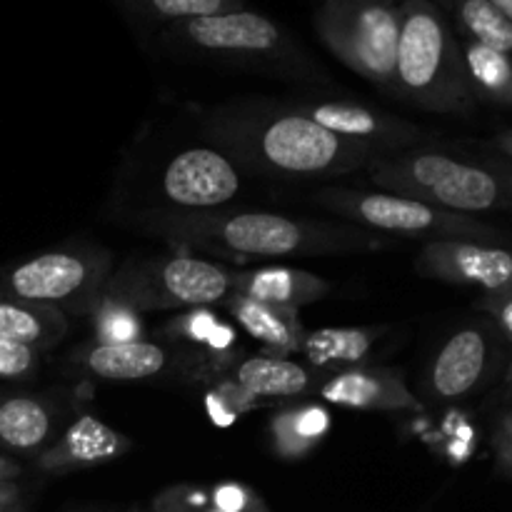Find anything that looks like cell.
I'll use <instances>...</instances> for the list:
<instances>
[{
  "mask_svg": "<svg viewBox=\"0 0 512 512\" xmlns=\"http://www.w3.org/2000/svg\"><path fill=\"white\" fill-rule=\"evenodd\" d=\"M115 8L138 23L165 28L180 20L203 18V15L228 13V10L248 8L245 0H113Z\"/></svg>",
  "mask_w": 512,
  "mask_h": 512,
  "instance_id": "26",
  "label": "cell"
},
{
  "mask_svg": "<svg viewBox=\"0 0 512 512\" xmlns=\"http://www.w3.org/2000/svg\"><path fill=\"white\" fill-rule=\"evenodd\" d=\"M233 293L300 310L303 305L330 298L333 283L318 273H308L288 265H268L255 270H235Z\"/></svg>",
  "mask_w": 512,
  "mask_h": 512,
  "instance_id": "19",
  "label": "cell"
},
{
  "mask_svg": "<svg viewBox=\"0 0 512 512\" xmlns=\"http://www.w3.org/2000/svg\"><path fill=\"white\" fill-rule=\"evenodd\" d=\"M398 3H403V0H398ZM435 3H440V0H435Z\"/></svg>",
  "mask_w": 512,
  "mask_h": 512,
  "instance_id": "41",
  "label": "cell"
},
{
  "mask_svg": "<svg viewBox=\"0 0 512 512\" xmlns=\"http://www.w3.org/2000/svg\"><path fill=\"white\" fill-rule=\"evenodd\" d=\"M145 228L180 245L223 250L243 258H293V255L345 253L378 248L363 228L315 223L280 213L240 210H163L145 218Z\"/></svg>",
  "mask_w": 512,
  "mask_h": 512,
  "instance_id": "2",
  "label": "cell"
},
{
  "mask_svg": "<svg viewBox=\"0 0 512 512\" xmlns=\"http://www.w3.org/2000/svg\"><path fill=\"white\" fill-rule=\"evenodd\" d=\"M290 105L298 113H303L305 118L315 120L328 133L353 140V143L373 145L380 153L408 150L423 140L418 125L408 123L403 118H395V115L380 113V110L368 108V105L355 103V100L315 98Z\"/></svg>",
  "mask_w": 512,
  "mask_h": 512,
  "instance_id": "13",
  "label": "cell"
},
{
  "mask_svg": "<svg viewBox=\"0 0 512 512\" xmlns=\"http://www.w3.org/2000/svg\"><path fill=\"white\" fill-rule=\"evenodd\" d=\"M3 512H28V508H25V505H20V508H10V510H3Z\"/></svg>",
  "mask_w": 512,
  "mask_h": 512,
  "instance_id": "40",
  "label": "cell"
},
{
  "mask_svg": "<svg viewBox=\"0 0 512 512\" xmlns=\"http://www.w3.org/2000/svg\"><path fill=\"white\" fill-rule=\"evenodd\" d=\"M70 320L53 305L0 298V338L48 353L68 335Z\"/></svg>",
  "mask_w": 512,
  "mask_h": 512,
  "instance_id": "23",
  "label": "cell"
},
{
  "mask_svg": "<svg viewBox=\"0 0 512 512\" xmlns=\"http://www.w3.org/2000/svg\"><path fill=\"white\" fill-rule=\"evenodd\" d=\"M230 378L253 395L255 400H295L308 398L315 393L323 375L310 370L300 360L290 355L260 353L240 358L235 368L230 370Z\"/></svg>",
  "mask_w": 512,
  "mask_h": 512,
  "instance_id": "18",
  "label": "cell"
},
{
  "mask_svg": "<svg viewBox=\"0 0 512 512\" xmlns=\"http://www.w3.org/2000/svg\"><path fill=\"white\" fill-rule=\"evenodd\" d=\"M493 453H495V470L503 478L512 480V410L500 415L493 430Z\"/></svg>",
  "mask_w": 512,
  "mask_h": 512,
  "instance_id": "34",
  "label": "cell"
},
{
  "mask_svg": "<svg viewBox=\"0 0 512 512\" xmlns=\"http://www.w3.org/2000/svg\"><path fill=\"white\" fill-rule=\"evenodd\" d=\"M153 512H220L205 485H173L155 498Z\"/></svg>",
  "mask_w": 512,
  "mask_h": 512,
  "instance_id": "32",
  "label": "cell"
},
{
  "mask_svg": "<svg viewBox=\"0 0 512 512\" xmlns=\"http://www.w3.org/2000/svg\"><path fill=\"white\" fill-rule=\"evenodd\" d=\"M210 503L220 512H270L265 500L250 485L238 480H220L210 485Z\"/></svg>",
  "mask_w": 512,
  "mask_h": 512,
  "instance_id": "30",
  "label": "cell"
},
{
  "mask_svg": "<svg viewBox=\"0 0 512 512\" xmlns=\"http://www.w3.org/2000/svg\"><path fill=\"white\" fill-rule=\"evenodd\" d=\"M388 328H318L305 333L303 355L305 365L320 375L338 373V370L358 368L368 363L373 350L385 338Z\"/></svg>",
  "mask_w": 512,
  "mask_h": 512,
  "instance_id": "21",
  "label": "cell"
},
{
  "mask_svg": "<svg viewBox=\"0 0 512 512\" xmlns=\"http://www.w3.org/2000/svg\"><path fill=\"white\" fill-rule=\"evenodd\" d=\"M43 368V353L0 338V380H30Z\"/></svg>",
  "mask_w": 512,
  "mask_h": 512,
  "instance_id": "31",
  "label": "cell"
},
{
  "mask_svg": "<svg viewBox=\"0 0 512 512\" xmlns=\"http://www.w3.org/2000/svg\"><path fill=\"white\" fill-rule=\"evenodd\" d=\"M235 270L195 255L170 253L125 260L110 273L100 295L120 300L138 313L223 305L233 295Z\"/></svg>",
  "mask_w": 512,
  "mask_h": 512,
  "instance_id": "6",
  "label": "cell"
},
{
  "mask_svg": "<svg viewBox=\"0 0 512 512\" xmlns=\"http://www.w3.org/2000/svg\"><path fill=\"white\" fill-rule=\"evenodd\" d=\"M490 3H493L495 8L505 15V18L512 20V0H490Z\"/></svg>",
  "mask_w": 512,
  "mask_h": 512,
  "instance_id": "38",
  "label": "cell"
},
{
  "mask_svg": "<svg viewBox=\"0 0 512 512\" xmlns=\"http://www.w3.org/2000/svg\"><path fill=\"white\" fill-rule=\"evenodd\" d=\"M220 315L213 313L210 308H190L188 313L178 315L168 323L165 333L170 335V340H180V343H190L195 348H203L208 343L210 333L218 328L220 323Z\"/></svg>",
  "mask_w": 512,
  "mask_h": 512,
  "instance_id": "29",
  "label": "cell"
},
{
  "mask_svg": "<svg viewBox=\"0 0 512 512\" xmlns=\"http://www.w3.org/2000/svg\"><path fill=\"white\" fill-rule=\"evenodd\" d=\"M415 270L440 283L500 293L512 288V250L468 240H428L415 258Z\"/></svg>",
  "mask_w": 512,
  "mask_h": 512,
  "instance_id": "12",
  "label": "cell"
},
{
  "mask_svg": "<svg viewBox=\"0 0 512 512\" xmlns=\"http://www.w3.org/2000/svg\"><path fill=\"white\" fill-rule=\"evenodd\" d=\"M320 208L350 220L358 228L380 230L388 235L428 240H468V243L500 245L508 235L475 215L453 213L425 200L383 190L325 188L313 195Z\"/></svg>",
  "mask_w": 512,
  "mask_h": 512,
  "instance_id": "7",
  "label": "cell"
},
{
  "mask_svg": "<svg viewBox=\"0 0 512 512\" xmlns=\"http://www.w3.org/2000/svg\"><path fill=\"white\" fill-rule=\"evenodd\" d=\"M133 450V440L110 428L98 415L83 413L35 458V468L45 475H68L108 465Z\"/></svg>",
  "mask_w": 512,
  "mask_h": 512,
  "instance_id": "15",
  "label": "cell"
},
{
  "mask_svg": "<svg viewBox=\"0 0 512 512\" xmlns=\"http://www.w3.org/2000/svg\"><path fill=\"white\" fill-rule=\"evenodd\" d=\"M315 398L350 410H378V413H420L423 403L405 383L403 373L380 365H358L323 375Z\"/></svg>",
  "mask_w": 512,
  "mask_h": 512,
  "instance_id": "14",
  "label": "cell"
},
{
  "mask_svg": "<svg viewBox=\"0 0 512 512\" xmlns=\"http://www.w3.org/2000/svg\"><path fill=\"white\" fill-rule=\"evenodd\" d=\"M85 318L93 320L95 340L98 343H128L143 340V313L133 310L120 300L98 295L95 305Z\"/></svg>",
  "mask_w": 512,
  "mask_h": 512,
  "instance_id": "27",
  "label": "cell"
},
{
  "mask_svg": "<svg viewBox=\"0 0 512 512\" xmlns=\"http://www.w3.org/2000/svg\"><path fill=\"white\" fill-rule=\"evenodd\" d=\"M505 398H512V358L508 360V368H505Z\"/></svg>",
  "mask_w": 512,
  "mask_h": 512,
  "instance_id": "39",
  "label": "cell"
},
{
  "mask_svg": "<svg viewBox=\"0 0 512 512\" xmlns=\"http://www.w3.org/2000/svg\"><path fill=\"white\" fill-rule=\"evenodd\" d=\"M333 430V415L320 400H300L270 420V443L280 460H305Z\"/></svg>",
  "mask_w": 512,
  "mask_h": 512,
  "instance_id": "22",
  "label": "cell"
},
{
  "mask_svg": "<svg viewBox=\"0 0 512 512\" xmlns=\"http://www.w3.org/2000/svg\"><path fill=\"white\" fill-rule=\"evenodd\" d=\"M158 40L173 53L228 63L235 68L268 70L295 78L320 73L288 28L253 8L170 23L160 28Z\"/></svg>",
  "mask_w": 512,
  "mask_h": 512,
  "instance_id": "5",
  "label": "cell"
},
{
  "mask_svg": "<svg viewBox=\"0 0 512 512\" xmlns=\"http://www.w3.org/2000/svg\"><path fill=\"white\" fill-rule=\"evenodd\" d=\"M505 338L493 320L463 325L455 330L430 363L425 390L435 403H460L495 378L503 363Z\"/></svg>",
  "mask_w": 512,
  "mask_h": 512,
  "instance_id": "10",
  "label": "cell"
},
{
  "mask_svg": "<svg viewBox=\"0 0 512 512\" xmlns=\"http://www.w3.org/2000/svg\"><path fill=\"white\" fill-rule=\"evenodd\" d=\"M458 38L493 48L512 60V20L490 0H440Z\"/></svg>",
  "mask_w": 512,
  "mask_h": 512,
  "instance_id": "24",
  "label": "cell"
},
{
  "mask_svg": "<svg viewBox=\"0 0 512 512\" xmlns=\"http://www.w3.org/2000/svg\"><path fill=\"white\" fill-rule=\"evenodd\" d=\"M365 173L383 193L408 195L463 215L512 208V165L468 160L443 150L380 153Z\"/></svg>",
  "mask_w": 512,
  "mask_h": 512,
  "instance_id": "3",
  "label": "cell"
},
{
  "mask_svg": "<svg viewBox=\"0 0 512 512\" xmlns=\"http://www.w3.org/2000/svg\"><path fill=\"white\" fill-rule=\"evenodd\" d=\"M25 505V488L18 480H0V512Z\"/></svg>",
  "mask_w": 512,
  "mask_h": 512,
  "instance_id": "35",
  "label": "cell"
},
{
  "mask_svg": "<svg viewBox=\"0 0 512 512\" xmlns=\"http://www.w3.org/2000/svg\"><path fill=\"white\" fill-rule=\"evenodd\" d=\"M60 428V410L45 395L0 393V450L38 458Z\"/></svg>",
  "mask_w": 512,
  "mask_h": 512,
  "instance_id": "17",
  "label": "cell"
},
{
  "mask_svg": "<svg viewBox=\"0 0 512 512\" xmlns=\"http://www.w3.org/2000/svg\"><path fill=\"white\" fill-rule=\"evenodd\" d=\"M210 390L205 395V408H208L210 420L220 428H228L233 425L240 415L250 413L253 408H258L260 400H255L253 395L245 393L238 383H235L230 375L218 380H210Z\"/></svg>",
  "mask_w": 512,
  "mask_h": 512,
  "instance_id": "28",
  "label": "cell"
},
{
  "mask_svg": "<svg viewBox=\"0 0 512 512\" xmlns=\"http://www.w3.org/2000/svg\"><path fill=\"white\" fill-rule=\"evenodd\" d=\"M400 13L395 95L428 113H470L475 95L450 15L435 0H403Z\"/></svg>",
  "mask_w": 512,
  "mask_h": 512,
  "instance_id": "4",
  "label": "cell"
},
{
  "mask_svg": "<svg viewBox=\"0 0 512 512\" xmlns=\"http://www.w3.org/2000/svg\"><path fill=\"white\" fill-rule=\"evenodd\" d=\"M205 128L238 168L270 178H335L378 158L373 145L328 133L293 105H238L215 110Z\"/></svg>",
  "mask_w": 512,
  "mask_h": 512,
  "instance_id": "1",
  "label": "cell"
},
{
  "mask_svg": "<svg viewBox=\"0 0 512 512\" xmlns=\"http://www.w3.org/2000/svg\"><path fill=\"white\" fill-rule=\"evenodd\" d=\"M460 53L475 100L480 98L512 108V60L498 50L465 38H460Z\"/></svg>",
  "mask_w": 512,
  "mask_h": 512,
  "instance_id": "25",
  "label": "cell"
},
{
  "mask_svg": "<svg viewBox=\"0 0 512 512\" xmlns=\"http://www.w3.org/2000/svg\"><path fill=\"white\" fill-rule=\"evenodd\" d=\"M20 475H23V465L0 453V480H18Z\"/></svg>",
  "mask_w": 512,
  "mask_h": 512,
  "instance_id": "36",
  "label": "cell"
},
{
  "mask_svg": "<svg viewBox=\"0 0 512 512\" xmlns=\"http://www.w3.org/2000/svg\"><path fill=\"white\" fill-rule=\"evenodd\" d=\"M240 168L218 148H188L170 158L160 188L173 210H218L238 195Z\"/></svg>",
  "mask_w": 512,
  "mask_h": 512,
  "instance_id": "11",
  "label": "cell"
},
{
  "mask_svg": "<svg viewBox=\"0 0 512 512\" xmlns=\"http://www.w3.org/2000/svg\"><path fill=\"white\" fill-rule=\"evenodd\" d=\"M478 310H483L493 320V325L500 330L505 343L510 345L512 358V288L500 290V293H483V298L478 300Z\"/></svg>",
  "mask_w": 512,
  "mask_h": 512,
  "instance_id": "33",
  "label": "cell"
},
{
  "mask_svg": "<svg viewBox=\"0 0 512 512\" xmlns=\"http://www.w3.org/2000/svg\"><path fill=\"white\" fill-rule=\"evenodd\" d=\"M70 360L98 380L138 383V380H150L168 373L178 363V355H173L160 343H150V340H128V343L90 340V343L80 345L70 355Z\"/></svg>",
  "mask_w": 512,
  "mask_h": 512,
  "instance_id": "16",
  "label": "cell"
},
{
  "mask_svg": "<svg viewBox=\"0 0 512 512\" xmlns=\"http://www.w3.org/2000/svg\"><path fill=\"white\" fill-rule=\"evenodd\" d=\"M225 313L243 328L255 343L265 345L275 355H295L303 348L305 325L300 320V310L283 308V305L263 303L248 295L233 293L223 303Z\"/></svg>",
  "mask_w": 512,
  "mask_h": 512,
  "instance_id": "20",
  "label": "cell"
},
{
  "mask_svg": "<svg viewBox=\"0 0 512 512\" xmlns=\"http://www.w3.org/2000/svg\"><path fill=\"white\" fill-rule=\"evenodd\" d=\"M493 145L505 155V160L512 165V128L505 130V133H500L498 138L493 140Z\"/></svg>",
  "mask_w": 512,
  "mask_h": 512,
  "instance_id": "37",
  "label": "cell"
},
{
  "mask_svg": "<svg viewBox=\"0 0 512 512\" xmlns=\"http://www.w3.org/2000/svg\"><path fill=\"white\" fill-rule=\"evenodd\" d=\"M400 20L398 0H320L313 28L345 68L395 95Z\"/></svg>",
  "mask_w": 512,
  "mask_h": 512,
  "instance_id": "8",
  "label": "cell"
},
{
  "mask_svg": "<svg viewBox=\"0 0 512 512\" xmlns=\"http://www.w3.org/2000/svg\"><path fill=\"white\" fill-rule=\"evenodd\" d=\"M110 273L113 258L105 250L70 245L3 265L0 298L53 305L65 315H88Z\"/></svg>",
  "mask_w": 512,
  "mask_h": 512,
  "instance_id": "9",
  "label": "cell"
},
{
  "mask_svg": "<svg viewBox=\"0 0 512 512\" xmlns=\"http://www.w3.org/2000/svg\"><path fill=\"white\" fill-rule=\"evenodd\" d=\"M150 512H153V510H150Z\"/></svg>",
  "mask_w": 512,
  "mask_h": 512,
  "instance_id": "42",
  "label": "cell"
}]
</instances>
